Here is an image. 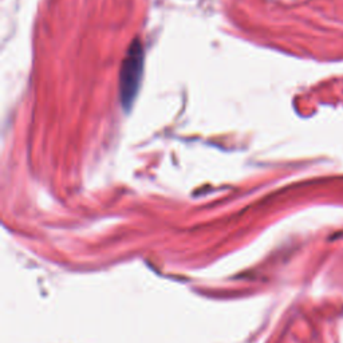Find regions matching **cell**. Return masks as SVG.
I'll list each match as a JSON object with an SVG mask.
<instances>
[{"instance_id": "cell-1", "label": "cell", "mask_w": 343, "mask_h": 343, "mask_svg": "<svg viewBox=\"0 0 343 343\" xmlns=\"http://www.w3.org/2000/svg\"><path fill=\"white\" fill-rule=\"evenodd\" d=\"M144 70V50L138 41L133 42L123 59L119 75V98L125 110H130L140 89Z\"/></svg>"}]
</instances>
